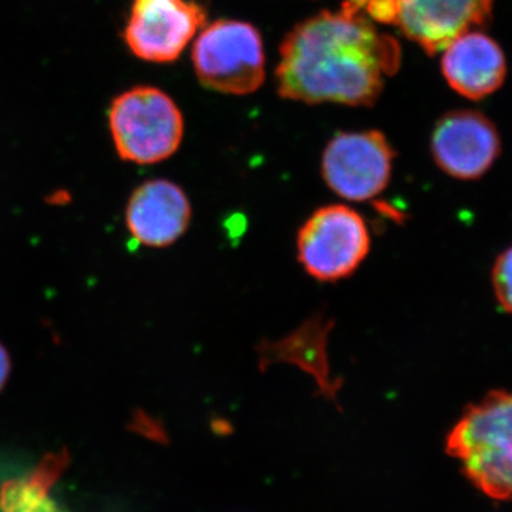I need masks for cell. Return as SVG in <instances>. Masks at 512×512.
Returning <instances> with one entry per match:
<instances>
[{
    "mask_svg": "<svg viewBox=\"0 0 512 512\" xmlns=\"http://www.w3.org/2000/svg\"><path fill=\"white\" fill-rule=\"evenodd\" d=\"M397 40L343 3L299 23L281 46L276 79L284 99L306 104L372 106L400 67Z\"/></svg>",
    "mask_w": 512,
    "mask_h": 512,
    "instance_id": "obj_1",
    "label": "cell"
},
{
    "mask_svg": "<svg viewBox=\"0 0 512 512\" xmlns=\"http://www.w3.org/2000/svg\"><path fill=\"white\" fill-rule=\"evenodd\" d=\"M446 451L481 493L512 501V393L494 390L468 406L448 433Z\"/></svg>",
    "mask_w": 512,
    "mask_h": 512,
    "instance_id": "obj_2",
    "label": "cell"
},
{
    "mask_svg": "<svg viewBox=\"0 0 512 512\" xmlns=\"http://www.w3.org/2000/svg\"><path fill=\"white\" fill-rule=\"evenodd\" d=\"M109 127L124 161L148 165L174 156L184 137V117L163 90L138 86L111 103Z\"/></svg>",
    "mask_w": 512,
    "mask_h": 512,
    "instance_id": "obj_3",
    "label": "cell"
},
{
    "mask_svg": "<svg viewBox=\"0 0 512 512\" xmlns=\"http://www.w3.org/2000/svg\"><path fill=\"white\" fill-rule=\"evenodd\" d=\"M494 0H346L372 22L396 26L429 55L490 18Z\"/></svg>",
    "mask_w": 512,
    "mask_h": 512,
    "instance_id": "obj_4",
    "label": "cell"
},
{
    "mask_svg": "<svg viewBox=\"0 0 512 512\" xmlns=\"http://www.w3.org/2000/svg\"><path fill=\"white\" fill-rule=\"evenodd\" d=\"M195 74L208 89L244 96L265 80V52L254 26L218 20L202 30L192 49Z\"/></svg>",
    "mask_w": 512,
    "mask_h": 512,
    "instance_id": "obj_5",
    "label": "cell"
},
{
    "mask_svg": "<svg viewBox=\"0 0 512 512\" xmlns=\"http://www.w3.org/2000/svg\"><path fill=\"white\" fill-rule=\"evenodd\" d=\"M298 261L312 278L338 282L355 274L370 251L365 220L348 205L318 208L302 225L296 239Z\"/></svg>",
    "mask_w": 512,
    "mask_h": 512,
    "instance_id": "obj_6",
    "label": "cell"
},
{
    "mask_svg": "<svg viewBox=\"0 0 512 512\" xmlns=\"http://www.w3.org/2000/svg\"><path fill=\"white\" fill-rule=\"evenodd\" d=\"M394 157L393 147L380 131L340 133L323 153L322 177L339 197L369 201L389 185Z\"/></svg>",
    "mask_w": 512,
    "mask_h": 512,
    "instance_id": "obj_7",
    "label": "cell"
},
{
    "mask_svg": "<svg viewBox=\"0 0 512 512\" xmlns=\"http://www.w3.org/2000/svg\"><path fill=\"white\" fill-rule=\"evenodd\" d=\"M207 12L194 0H133L124 42L138 59L171 63L180 57Z\"/></svg>",
    "mask_w": 512,
    "mask_h": 512,
    "instance_id": "obj_8",
    "label": "cell"
},
{
    "mask_svg": "<svg viewBox=\"0 0 512 512\" xmlns=\"http://www.w3.org/2000/svg\"><path fill=\"white\" fill-rule=\"evenodd\" d=\"M500 151V136L493 123L476 111L446 114L431 137V153L440 170L461 181L483 177Z\"/></svg>",
    "mask_w": 512,
    "mask_h": 512,
    "instance_id": "obj_9",
    "label": "cell"
},
{
    "mask_svg": "<svg viewBox=\"0 0 512 512\" xmlns=\"http://www.w3.org/2000/svg\"><path fill=\"white\" fill-rule=\"evenodd\" d=\"M191 215L183 188L171 181L151 180L137 187L128 200L126 224L138 244L164 248L183 237Z\"/></svg>",
    "mask_w": 512,
    "mask_h": 512,
    "instance_id": "obj_10",
    "label": "cell"
},
{
    "mask_svg": "<svg viewBox=\"0 0 512 512\" xmlns=\"http://www.w3.org/2000/svg\"><path fill=\"white\" fill-rule=\"evenodd\" d=\"M443 52L444 77L461 96L483 99L503 84L507 64L503 50L490 36L468 30L451 40Z\"/></svg>",
    "mask_w": 512,
    "mask_h": 512,
    "instance_id": "obj_11",
    "label": "cell"
},
{
    "mask_svg": "<svg viewBox=\"0 0 512 512\" xmlns=\"http://www.w3.org/2000/svg\"><path fill=\"white\" fill-rule=\"evenodd\" d=\"M491 282L498 305L512 315V247L505 249L495 259Z\"/></svg>",
    "mask_w": 512,
    "mask_h": 512,
    "instance_id": "obj_12",
    "label": "cell"
},
{
    "mask_svg": "<svg viewBox=\"0 0 512 512\" xmlns=\"http://www.w3.org/2000/svg\"><path fill=\"white\" fill-rule=\"evenodd\" d=\"M10 370H12V362H10V356L5 346L0 343V390L5 387L10 376Z\"/></svg>",
    "mask_w": 512,
    "mask_h": 512,
    "instance_id": "obj_13",
    "label": "cell"
}]
</instances>
